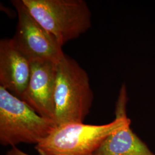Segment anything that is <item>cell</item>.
Instances as JSON below:
<instances>
[{
  "label": "cell",
  "instance_id": "obj_1",
  "mask_svg": "<svg viewBox=\"0 0 155 155\" xmlns=\"http://www.w3.org/2000/svg\"><path fill=\"white\" fill-rule=\"evenodd\" d=\"M127 96L122 85L116 106V118L104 125L70 123L57 127L35 149L40 155H93L110 134L130 119L127 114Z\"/></svg>",
  "mask_w": 155,
  "mask_h": 155
},
{
  "label": "cell",
  "instance_id": "obj_2",
  "mask_svg": "<svg viewBox=\"0 0 155 155\" xmlns=\"http://www.w3.org/2000/svg\"><path fill=\"white\" fill-rule=\"evenodd\" d=\"M93 98L87 72L64 54L56 65L54 102L57 125L83 123L90 113Z\"/></svg>",
  "mask_w": 155,
  "mask_h": 155
},
{
  "label": "cell",
  "instance_id": "obj_3",
  "mask_svg": "<svg viewBox=\"0 0 155 155\" xmlns=\"http://www.w3.org/2000/svg\"><path fill=\"white\" fill-rule=\"evenodd\" d=\"M54 120L41 116L24 101L0 86V144L16 147L39 144L56 127Z\"/></svg>",
  "mask_w": 155,
  "mask_h": 155
},
{
  "label": "cell",
  "instance_id": "obj_4",
  "mask_svg": "<svg viewBox=\"0 0 155 155\" xmlns=\"http://www.w3.org/2000/svg\"><path fill=\"white\" fill-rule=\"evenodd\" d=\"M22 1L33 18L61 46L91 27V12L83 0Z\"/></svg>",
  "mask_w": 155,
  "mask_h": 155
},
{
  "label": "cell",
  "instance_id": "obj_5",
  "mask_svg": "<svg viewBox=\"0 0 155 155\" xmlns=\"http://www.w3.org/2000/svg\"><path fill=\"white\" fill-rule=\"evenodd\" d=\"M12 4L18 16L16 33L12 40L17 48L29 59L58 62L64 56L62 46L31 15L22 0Z\"/></svg>",
  "mask_w": 155,
  "mask_h": 155
},
{
  "label": "cell",
  "instance_id": "obj_6",
  "mask_svg": "<svg viewBox=\"0 0 155 155\" xmlns=\"http://www.w3.org/2000/svg\"><path fill=\"white\" fill-rule=\"evenodd\" d=\"M57 63L45 59L31 60L28 85L20 97L41 116L55 122L54 92Z\"/></svg>",
  "mask_w": 155,
  "mask_h": 155
},
{
  "label": "cell",
  "instance_id": "obj_7",
  "mask_svg": "<svg viewBox=\"0 0 155 155\" xmlns=\"http://www.w3.org/2000/svg\"><path fill=\"white\" fill-rule=\"evenodd\" d=\"M31 61L12 39L0 41V86L20 98L28 85Z\"/></svg>",
  "mask_w": 155,
  "mask_h": 155
},
{
  "label": "cell",
  "instance_id": "obj_8",
  "mask_svg": "<svg viewBox=\"0 0 155 155\" xmlns=\"http://www.w3.org/2000/svg\"><path fill=\"white\" fill-rule=\"evenodd\" d=\"M130 122L129 120L107 136L93 155H155L133 132Z\"/></svg>",
  "mask_w": 155,
  "mask_h": 155
},
{
  "label": "cell",
  "instance_id": "obj_9",
  "mask_svg": "<svg viewBox=\"0 0 155 155\" xmlns=\"http://www.w3.org/2000/svg\"><path fill=\"white\" fill-rule=\"evenodd\" d=\"M6 155H31L18 149L16 147H12L11 149L8 150Z\"/></svg>",
  "mask_w": 155,
  "mask_h": 155
}]
</instances>
